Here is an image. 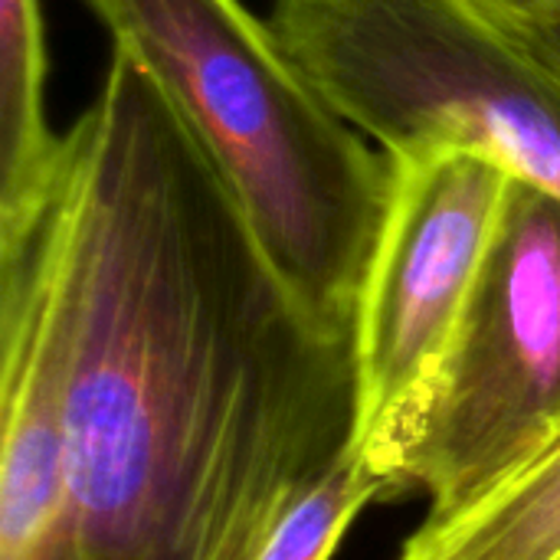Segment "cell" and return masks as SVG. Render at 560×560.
I'll list each match as a JSON object with an SVG mask.
<instances>
[{
    "instance_id": "6da1fadb",
    "label": "cell",
    "mask_w": 560,
    "mask_h": 560,
    "mask_svg": "<svg viewBox=\"0 0 560 560\" xmlns=\"http://www.w3.org/2000/svg\"><path fill=\"white\" fill-rule=\"evenodd\" d=\"M33 213L69 348L62 525L79 551L256 560L361 450L358 335L282 279L213 158L125 49L62 135Z\"/></svg>"
},
{
    "instance_id": "7a4b0ae2",
    "label": "cell",
    "mask_w": 560,
    "mask_h": 560,
    "mask_svg": "<svg viewBox=\"0 0 560 560\" xmlns=\"http://www.w3.org/2000/svg\"><path fill=\"white\" fill-rule=\"evenodd\" d=\"M164 89L302 302L358 335L394 164L243 0H85Z\"/></svg>"
},
{
    "instance_id": "3957f363",
    "label": "cell",
    "mask_w": 560,
    "mask_h": 560,
    "mask_svg": "<svg viewBox=\"0 0 560 560\" xmlns=\"http://www.w3.org/2000/svg\"><path fill=\"white\" fill-rule=\"evenodd\" d=\"M289 56L387 158L469 151L560 197V59L469 0H276Z\"/></svg>"
},
{
    "instance_id": "277c9868",
    "label": "cell",
    "mask_w": 560,
    "mask_h": 560,
    "mask_svg": "<svg viewBox=\"0 0 560 560\" xmlns=\"http://www.w3.org/2000/svg\"><path fill=\"white\" fill-rule=\"evenodd\" d=\"M560 446V197L512 177L469 305L413 407L371 450L387 499L450 522Z\"/></svg>"
},
{
    "instance_id": "5b68a950",
    "label": "cell",
    "mask_w": 560,
    "mask_h": 560,
    "mask_svg": "<svg viewBox=\"0 0 560 560\" xmlns=\"http://www.w3.org/2000/svg\"><path fill=\"white\" fill-rule=\"evenodd\" d=\"M394 190L358 305L361 453L430 384L489 256L512 171L469 151L390 158Z\"/></svg>"
},
{
    "instance_id": "8992f818",
    "label": "cell",
    "mask_w": 560,
    "mask_h": 560,
    "mask_svg": "<svg viewBox=\"0 0 560 560\" xmlns=\"http://www.w3.org/2000/svg\"><path fill=\"white\" fill-rule=\"evenodd\" d=\"M62 161L46 121V30L39 0H0V223L33 213Z\"/></svg>"
},
{
    "instance_id": "52a82bcc",
    "label": "cell",
    "mask_w": 560,
    "mask_h": 560,
    "mask_svg": "<svg viewBox=\"0 0 560 560\" xmlns=\"http://www.w3.org/2000/svg\"><path fill=\"white\" fill-rule=\"evenodd\" d=\"M560 446L450 522H423L400 560H558Z\"/></svg>"
},
{
    "instance_id": "ba28073f",
    "label": "cell",
    "mask_w": 560,
    "mask_h": 560,
    "mask_svg": "<svg viewBox=\"0 0 560 560\" xmlns=\"http://www.w3.org/2000/svg\"><path fill=\"white\" fill-rule=\"evenodd\" d=\"M377 499H387V486L368 466L364 453L354 450L315 492H308L282 518L256 560H328L354 515Z\"/></svg>"
},
{
    "instance_id": "9c48e42d",
    "label": "cell",
    "mask_w": 560,
    "mask_h": 560,
    "mask_svg": "<svg viewBox=\"0 0 560 560\" xmlns=\"http://www.w3.org/2000/svg\"><path fill=\"white\" fill-rule=\"evenodd\" d=\"M469 3H476L479 10L492 13L495 20L518 23V26L538 23V20H545L555 10H560V0H469Z\"/></svg>"
},
{
    "instance_id": "30bf717a",
    "label": "cell",
    "mask_w": 560,
    "mask_h": 560,
    "mask_svg": "<svg viewBox=\"0 0 560 560\" xmlns=\"http://www.w3.org/2000/svg\"><path fill=\"white\" fill-rule=\"evenodd\" d=\"M30 560H89L82 551H79V545H75V538L69 535V528L59 522L56 528H52V535L36 548V555Z\"/></svg>"
},
{
    "instance_id": "8fae6325",
    "label": "cell",
    "mask_w": 560,
    "mask_h": 560,
    "mask_svg": "<svg viewBox=\"0 0 560 560\" xmlns=\"http://www.w3.org/2000/svg\"><path fill=\"white\" fill-rule=\"evenodd\" d=\"M528 26L545 39V46L560 59V10H555L551 16H545V20H538V23H528Z\"/></svg>"
},
{
    "instance_id": "7c38bea8",
    "label": "cell",
    "mask_w": 560,
    "mask_h": 560,
    "mask_svg": "<svg viewBox=\"0 0 560 560\" xmlns=\"http://www.w3.org/2000/svg\"><path fill=\"white\" fill-rule=\"evenodd\" d=\"M558 560H560V558H558Z\"/></svg>"
}]
</instances>
